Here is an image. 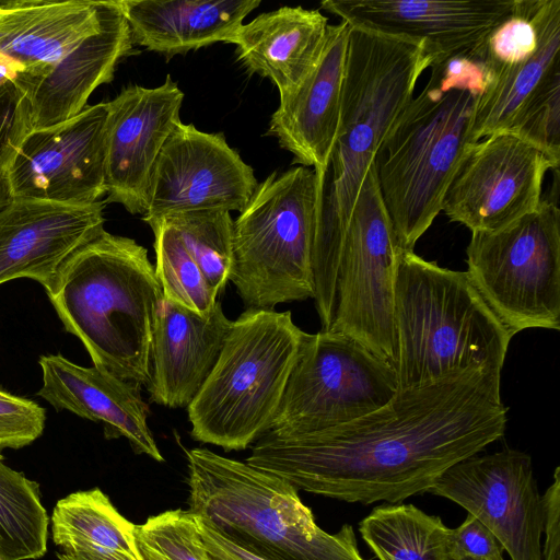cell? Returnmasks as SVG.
Here are the masks:
<instances>
[{
	"mask_svg": "<svg viewBox=\"0 0 560 560\" xmlns=\"http://www.w3.org/2000/svg\"><path fill=\"white\" fill-rule=\"evenodd\" d=\"M501 372L467 369L398 389L383 407L305 434L259 438L246 463L296 489L350 503L429 492L454 464L501 439Z\"/></svg>",
	"mask_w": 560,
	"mask_h": 560,
	"instance_id": "obj_1",
	"label": "cell"
},
{
	"mask_svg": "<svg viewBox=\"0 0 560 560\" xmlns=\"http://www.w3.org/2000/svg\"><path fill=\"white\" fill-rule=\"evenodd\" d=\"M132 44L118 0H0V81L25 102L32 130L83 110Z\"/></svg>",
	"mask_w": 560,
	"mask_h": 560,
	"instance_id": "obj_2",
	"label": "cell"
},
{
	"mask_svg": "<svg viewBox=\"0 0 560 560\" xmlns=\"http://www.w3.org/2000/svg\"><path fill=\"white\" fill-rule=\"evenodd\" d=\"M432 62L423 43L350 27L337 137L318 183L313 276L319 296L336 291L343 238L364 176Z\"/></svg>",
	"mask_w": 560,
	"mask_h": 560,
	"instance_id": "obj_3",
	"label": "cell"
},
{
	"mask_svg": "<svg viewBox=\"0 0 560 560\" xmlns=\"http://www.w3.org/2000/svg\"><path fill=\"white\" fill-rule=\"evenodd\" d=\"M46 293L93 365L149 384L163 293L145 247L104 230L66 261Z\"/></svg>",
	"mask_w": 560,
	"mask_h": 560,
	"instance_id": "obj_4",
	"label": "cell"
},
{
	"mask_svg": "<svg viewBox=\"0 0 560 560\" xmlns=\"http://www.w3.org/2000/svg\"><path fill=\"white\" fill-rule=\"evenodd\" d=\"M395 370L400 389L467 370L501 372L512 334L466 271L400 250L394 293Z\"/></svg>",
	"mask_w": 560,
	"mask_h": 560,
	"instance_id": "obj_5",
	"label": "cell"
},
{
	"mask_svg": "<svg viewBox=\"0 0 560 560\" xmlns=\"http://www.w3.org/2000/svg\"><path fill=\"white\" fill-rule=\"evenodd\" d=\"M189 511L264 560H365L353 527L322 529L285 479L209 448L186 451Z\"/></svg>",
	"mask_w": 560,
	"mask_h": 560,
	"instance_id": "obj_6",
	"label": "cell"
},
{
	"mask_svg": "<svg viewBox=\"0 0 560 560\" xmlns=\"http://www.w3.org/2000/svg\"><path fill=\"white\" fill-rule=\"evenodd\" d=\"M305 331L290 311L246 310L187 407L195 441L225 451L247 448L269 431Z\"/></svg>",
	"mask_w": 560,
	"mask_h": 560,
	"instance_id": "obj_7",
	"label": "cell"
},
{
	"mask_svg": "<svg viewBox=\"0 0 560 560\" xmlns=\"http://www.w3.org/2000/svg\"><path fill=\"white\" fill-rule=\"evenodd\" d=\"M477 97L466 90L445 89L430 75L383 140L374 166L400 250H413L441 212L446 187L471 143Z\"/></svg>",
	"mask_w": 560,
	"mask_h": 560,
	"instance_id": "obj_8",
	"label": "cell"
},
{
	"mask_svg": "<svg viewBox=\"0 0 560 560\" xmlns=\"http://www.w3.org/2000/svg\"><path fill=\"white\" fill-rule=\"evenodd\" d=\"M318 179L306 166L271 173L233 221L230 280L246 310L314 299Z\"/></svg>",
	"mask_w": 560,
	"mask_h": 560,
	"instance_id": "obj_9",
	"label": "cell"
},
{
	"mask_svg": "<svg viewBox=\"0 0 560 560\" xmlns=\"http://www.w3.org/2000/svg\"><path fill=\"white\" fill-rule=\"evenodd\" d=\"M467 275L514 336L529 328L560 329V210L557 200L493 232H474Z\"/></svg>",
	"mask_w": 560,
	"mask_h": 560,
	"instance_id": "obj_10",
	"label": "cell"
},
{
	"mask_svg": "<svg viewBox=\"0 0 560 560\" xmlns=\"http://www.w3.org/2000/svg\"><path fill=\"white\" fill-rule=\"evenodd\" d=\"M398 389L394 365L353 339L305 332L268 432L291 436L343 424L383 407Z\"/></svg>",
	"mask_w": 560,
	"mask_h": 560,
	"instance_id": "obj_11",
	"label": "cell"
},
{
	"mask_svg": "<svg viewBox=\"0 0 560 560\" xmlns=\"http://www.w3.org/2000/svg\"><path fill=\"white\" fill-rule=\"evenodd\" d=\"M399 253L373 163L347 225L328 330L353 339L394 368V293Z\"/></svg>",
	"mask_w": 560,
	"mask_h": 560,
	"instance_id": "obj_12",
	"label": "cell"
},
{
	"mask_svg": "<svg viewBox=\"0 0 560 560\" xmlns=\"http://www.w3.org/2000/svg\"><path fill=\"white\" fill-rule=\"evenodd\" d=\"M547 154L520 137L492 133L469 143L452 175L441 211L474 232H493L535 211L549 170Z\"/></svg>",
	"mask_w": 560,
	"mask_h": 560,
	"instance_id": "obj_13",
	"label": "cell"
},
{
	"mask_svg": "<svg viewBox=\"0 0 560 560\" xmlns=\"http://www.w3.org/2000/svg\"><path fill=\"white\" fill-rule=\"evenodd\" d=\"M429 492L479 520L511 560H541L544 504L527 453L472 455L446 469Z\"/></svg>",
	"mask_w": 560,
	"mask_h": 560,
	"instance_id": "obj_14",
	"label": "cell"
},
{
	"mask_svg": "<svg viewBox=\"0 0 560 560\" xmlns=\"http://www.w3.org/2000/svg\"><path fill=\"white\" fill-rule=\"evenodd\" d=\"M537 51L489 75L475 103L470 142L508 132L560 163V0H542Z\"/></svg>",
	"mask_w": 560,
	"mask_h": 560,
	"instance_id": "obj_15",
	"label": "cell"
},
{
	"mask_svg": "<svg viewBox=\"0 0 560 560\" xmlns=\"http://www.w3.org/2000/svg\"><path fill=\"white\" fill-rule=\"evenodd\" d=\"M258 182L222 132L178 122L153 165L142 220L194 211H242Z\"/></svg>",
	"mask_w": 560,
	"mask_h": 560,
	"instance_id": "obj_16",
	"label": "cell"
},
{
	"mask_svg": "<svg viewBox=\"0 0 560 560\" xmlns=\"http://www.w3.org/2000/svg\"><path fill=\"white\" fill-rule=\"evenodd\" d=\"M107 102L31 130L5 167L12 198L88 205L105 189Z\"/></svg>",
	"mask_w": 560,
	"mask_h": 560,
	"instance_id": "obj_17",
	"label": "cell"
},
{
	"mask_svg": "<svg viewBox=\"0 0 560 560\" xmlns=\"http://www.w3.org/2000/svg\"><path fill=\"white\" fill-rule=\"evenodd\" d=\"M184 93L167 74L163 84L124 88L107 102L105 139L106 201L131 214L145 213L153 165L180 122Z\"/></svg>",
	"mask_w": 560,
	"mask_h": 560,
	"instance_id": "obj_18",
	"label": "cell"
},
{
	"mask_svg": "<svg viewBox=\"0 0 560 560\" xmlns=\"http://www.w3.org/2000/svg\"><path fill=\"white\" fill-rule=\"evenodd\" d=\"M515 0H325L350 27L423 43L433 63L477 49ZM431 65V66H432ZM430 66V67H431Z\"/></svg>",
	"mask_w": 560,
	"mask_h": 560,
	"instance_id": "obj_19",
	"label": "cell"
},
{
	"mask_svg": "<svg viewBox=\"0 0 560 560\" xmlns=\"http://www.w3.org/2000/svg\"><path fill=\"white\" fill-rule=\"evenodd\" d=\"M104 208L12 198L0 209V284L27 278L48 290L66 261L104 231Z\"/></svg>",
	"mask_w": 560,
	"mask_h": 560,
	"instance_id": "obj_20",
	"label": "cell"
},
{
	"mask_svg": "<svg viewBox=\"0 0 560 560\" xmlns=\"http://www.w3.org/2000/svg\"><path fill=\"white\" fill-rule=\"evenodd\" d=\"M350 26L328 24L322 51L306 77L280 98L268 135L293 154V164L311 167L322 182L337 137Z\"/></svg>",
	"mask_w": 560,
	"mask_h": 560,
	"instance_id": "obj_21",
	"label": "cell"
},
{
	"mask_svg": "<svg viewBox=\"0 0 560 560\" xmlns=\"http://www.w3.org/2000/svg\"><path fill=\"white\" fill-rule=\"evenodd\" d=\"M38 364L43 385L36 395L57 411L101 422L107 440L125 438L136 454L164 460L148 425L141 385L95 365H78L61 354L42 355Z\"/></svg>",
	"mask_w": 560,
	"mask_h": 560,
	"instance_id": "obj_22",
	"label": "cell"
},
{
	"mask_svg": "<svg viewBox=\"0 0 560 560\" xmlns=\"http://www.w3.org/2000/svg\"><path fill=\"white\" fill-rule=\"evenodd\" d=\"M232 322L219 301L201 316L162 299L152 337L150 400L187 408L213 369Z\"/></svg>",
	"mask_w": 560,
	"mask_h": 560,
	"instance_id": "obj_23",
	"label": "cell"
},
{
	"mask_svg": "<svg viewBox=\"0 0 560 560\" xmlns=\"http://www.w3.org/2000/svg\"><path fill=\"white\" fill-rule=\"evenodd\" d=\"M328 27L317 9L281 7L242 24L226 40L253 73L269 79L280 98L292 92L315 65Z\"/></svg>",
	"mask_w": 560,
	"mask_h": 560,
	"instance_id": "obj_24",
	"label": "cell"
},
{
	"mask_svg": "<svg viewBox=\"0 0 560 560\" xmlns=\"http://www.w3.org/2000/svg\"><path fill=\"white\" fill-rule=\"evenodd\" d=\"M133 44L170 58L224 42L259 0H118Z\"/></svg>",
	"mask_w": 560,
	"mask_h": 560,
	"instance_id": "obj_25",
	"label": "cell"
},
{
	"mask_svg": "<svg viewBox=\"0 0 560 560\" xmlns=\"http://www.w3.org/2000/svg\"><path fill=\"white\" fill-rule=\"evenodd\" d=\"M136 528L100 488L68 494L56 503L51 515L52 540L63 552L93 548L143 560Z\"/></svg>",
	"mask_w": 560,
	"mask_h": 560,
	"instance_id": "obj_26",
	"label": "cell"
},
{
	"mask_svg": "<svg viewBox=\"0 0 560 560\" xmlns=\"http://www.w3.org/2000/svg\"><path fill=\"white\" fill-rule=\"evenodd\" d=\"M359 530L378 560H453L451 528L413 504L381 505Z\"/></svg>",
	"mask_w": 560,
	"mask_h": 560,
	"instance_id": "obj_27",
	"label": "cell"
},
{
	"mask_svg": "<svg viewBox=\"0 0 560 560\" xmlns=\"http://www.w3.org/2000/svg\"><path fill=\"white\" fill-rule=\"evenodd\" d=\"M49 518L39 485L0 454V560H33L47 551Z\"/></svg>",
	"mask_w": 560,
	"mask_h": 560,
	"instance_id": "obj_28",
	"label": "cell"
},
{
	"mask_svg": "<svg viewBox=\"0 0 560 560\" xmlns=\"http://www.w3.org/2000/svg\"><path fill=\"white\" fill-rule=\"evenodd\" d=\"M144 222L154 235V269L163 299L201 316L209 315L218 302V294L210 288L178 232L163 219Z\"/></svg>",
	"mask_w": 560,
	"mask_h": 560,
	"instance_id": "obj_29",
	"label": "cell"
},
{
	"mask_svg": "<svg viewBox=\"0 0 560 560\" xmlns=\"http://www.w3.org/2000/svg\"><path fill=\"white\" fill-rule=\"evenodd\" d=\"M159 219L178 232L210 288L219 294L230 280L233 266V220L230 212L194 211Z\"/></svg>",
	"mask_w": 560,
	"mask_h": 560,
	"instance_id": "obj_30",
	"label": "cell"
},
{
	"mask_svg": "<svg viewBox=\"0 0 560 560\" xmlns=\"http://www.w3.org/2000/svg\"><path fill=\"white\" fill-rule=\"evenodd\" d=\"M541 7L542 0H515L511 14L476 49L488 77L523 63L537 51Z\"/></svg>",
	"mask_w": 560,
	"mask_h": 560,
	"instance_id": "obj_31",
	"label": "cell"
},
{
	"mask_svg": "<svg viewBox=\"0 0 560 560\" xmlns=\"http://www.w3.org/2000/svg\"><path fill=\"white\" fill-rule=\"evenodd\" d=\"M143 560H211L189 510H168L137 525Z\"/></svg>",
	"mask_w": 560,
	"mask_h": 560,
	"instance_id": "obj_32",
	"label": "cell"
},
{
	"mask_svg": "<svg viewBox=\"0 0 560 560\" xmlns=\"http://www.w3.org/2000/svg\"><path fill=\"white\" fill-rule=\"evenodd\" d=\"M45 421L37 402L0 389V451L30 445L43 434Z\"/></svg>",
	"mask_w": 560,
	"mask_h": 560,
	"instance_id": "obj_33",
	"label": "cell"
},
{
	"mask_svg": "<svg viewBox=\"0 0 560 560\" xmlns=\"http://www.w3.org/2000/svg\"><path fill=\"white\" fill-rule=\"evenodd\" d=\"M31 130L25 102L9 82L0 81V171L8 166Z\"/></svg>",
	"mask_w": 560,
	"mask_h": 560,
	"instance_id": "obj_34",
	"label": "cell"
},
{
	"mask_svg": "<svg viewBox=\"0 0 560 560\" xmlns=\"http://www.w3.org/2000/svg\"><path fill=\"white\" fill-rule=\"evenodd\" d=\"M433 77L445 89L466 90L479 96L487 88V68L475 50L447 57L431 67Z\"/></svg>",
	"mask_w": 560,
	"mask_h": 560,
	"instance_id": "obj_35",
	"label": "cell"
},
{
	"mask_svg": "<svg viewBox=\"0 0 560 560\" xmlns=\"http://www.w3.org/2000/svg\"><path fill=\"white\" fill-rule=\"evenodd\" d=\"M450 546L453 560H504L498 539L470 514L458 527L451 529Z\"/></svg>",
	"mask_w": 560,
	"mask_h": 560,
	"instance_id": "obj_36",
	"label": "cell"
},
{
	"mask_svg": "<svg viewBox=\"0 0 560 560\" xmlns=\"http://www.w3.org/2000/svg\"><path fill=\"white\" fill-rule=\"evenodd\" d=\"M545 542L541 560H560V468L553 472V481L542 495Z\"/></svg>",
	"mask_w": 560,
	"mask_h": 560,
	"instance_id": "obj_37",
	"label": "cell"
},
{
	"mask_svg": "<svg viewBox=\"0 0 560 560\" xmlns=\"http://www.w3.org/2000/svg\"><path fill=\"white\" fill-rule=\"evenodd\" d=\"M197 528L211 560H264L215 532L202 517L195 515Z\"/></svg>",
	"mask_w": 560,
	"mask_h": 560,
	"instance_id": "obj_38",
	"label": "cell"
},
{
	"mask_svg": "<svg viewBox=\"0 0 560 560\" xmlns=\"http://www.w3.org/2000/svg\"><path fill=\"white\" fill-rule=\"evenodd\" d=\"M59 560H129L122 556L93 548L79 549L70 552H58Z\"/></svg>",
	"mask_w": 560,
	"mask_h": 560,
	"instance_id": "obj_39",
	"label": "cell"
},
{
	"mask_svg": "<svg viewBox=\"0 0 560 560\" xmlns=\"http://www.w3.org/2000/svg\"><path fill=\"white\" fill-rule=\"evenodd\" d=\"M12 199L7 175L0 171V209H2Z\"/></svg>",
	"mask_w": 560,
	"mask_h": 560,
	"instance_id": "obj_40",
	"label": "cell"
},
{
	"mask_svg": "<svg viewBox=\"0 0 560 560\" xmlns=\"http://www.w3.org/2000/svg\"><path fill=\"white\" fill-rule=\"evenodd\" d=\"M458 560H471V559L463 558V559H458Z\"/></svg>",
	"mask_w": 560,
	"mask_h": 560,
	"instance_id": "obj_41",
	"label": "cell"
}]
</instances>
